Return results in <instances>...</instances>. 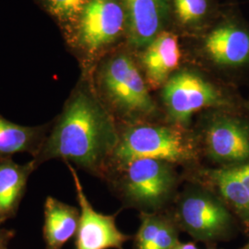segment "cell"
Instances as JSON below:
<instances>
[{
	"mask_svg": "<svg viewBox=\"0 0 249 249\" xmlns=\"http://www.w3.org/2000/svg\"><path fill=\"white\" fill-rule=\"evenodd\" d=\"M118 140L116 118L99 98L91 76L82 74L31 160L36 170L48 160L59 159L102 177Z\"/></svg>",
	"mask_w": 249,
	"mask_h": 249,
	"instance_id": "cell-1",
	"label": "cell"
},
{
	"mask_svg": "<svg viewBox=\"0 0 249 249\" xmlns=\"http://www.w3.org/2000/svg\"><path fill=\"white\" fill-rule=\"evenodd\" d=\"M62 33L67 46L79 59L82 74L90 75L97 63L126 36V18L120 0H89Z\"/></svg>",
	"mask_w": 249,
	"mask_h": 249,
	"instance_id": "cell-2",
	"label": "cell"
},
{
	"mask_svg": "<svg viewBox=\"0 0 249 249\" xmlns=\"http://www.w3.org/2000/svg\"><path fill=\"white\" fill-rule=\"evenodd\" d=\"M91 80L99 98L115 118L132 120L155 113L147 82L129 54L107 53L95 66Z\"/></svg>",
	"mask_w": 249,
	"mask_h": 249,
	"instance_id": "cell-3",
	"label": "cell"
},
{
	"mask_svg": "<svg viewBox=\"0 0 249 249\" xmlns=\"http://www.w3.org/2000/svg\"><path fill=\"white\" fill-rule=\"evenodd\" d=\"M196 154L192 140L178 127L139 124L119 133L107 170L123 168L138 159H154L169 163L186 162L195 159Z\"/></svg>",
	"mask_w": 249,
	"mask_h": 249,
	"instance_id": "cell-4",
	"label": "cell"
},
{
	"mask_svg": "<svg viewBox=\"0 0 249 249\" xmlns=\"http://www.w3.org/2000/svg\"><path fill=\"white\" fill-rule=\"evenodd\" d=\"M162 99L172 121L187 124L191 116L205 108L233 109L231 95L201 75L191 71L173 74L163 85Z\"/></svg>",
	"mask_w": 249,
	"mask_h": 249,
	"instance_id": "cell-5",
	"label": "cell"
},
{
	"mask_svg": "<svg viewBox=\"0 0 249 249\" xmlns=\"http://www.w3.org/2000/svg\"><path fill=\"white\" fill-rule=\"evenodd\" d=\"M206 148L210 157L223 167L249 161V121L233 109H221L209 122Z\"/></svg>",
	"mask_w": 249,
	"mask_h": 249,
	"instance_id": "cell-6",
	"label": "cell"
},
{
	"mask_svg": "<svg viewBox=\"0 0 249 249\" xmlns=\"http://www.w3.org/2000/svg\"><path fill=\"white\" fill-rule=\"evenodd\" d=\"M180 226L195 239L207 243L229 239L234 218L223 202L204 194L186 197L178 213Z\"/></svg>",
	"mask_w": 249,
	"mask_h": 249,
	"instance_id": "cell-7",
	"label": "cell"
},
{
	"mask_svg": "<svg viewBox=\"0 0 249 249\" xmlns=\"http://www.w3.org/2000/svg\"><path fill=\"white\" fill-rule=\"evenodd\" d=\"M71 171L77 199L80 205V222L76 233V249H124L130 236L120 231L116 223V215L96 212L86 196L80 178L71 163H66Z\"/></svg>",
	"mask_w": 249,
	"mask_h": 249,
	"instance_id": "cell-8",
	"label": "cell"
},
{
	"mask_svg": "<svg viewBox=\"0 0 249 249\" xmlns=\"http://www.w3.org/2000/svg\"><path fill=\"white\" fill-rule=\"evenodd\" d=\"M120 169L124 171L122 188L124 195L140 204L149 207L160 204L174 185L172 169L166 161L138 159Z\"/></svg>",
	"mask_w": 249,
	"mask_h": 249,
	"instance_id": "cell-9",
	"label": "cell"
},
{
	"mask_svg": "<svg viewBox=\"0 0 249 249\" xmlns=\"http://www.w3.org/2000/svg\"><path fill=\"white\" fill-rule=\"evenodd\" d=\"M203 51L211 62L228 71L249 67V26L240 18H223L205 37Z\"/></svg>",
	"mask_w": 249,
	"mask_h": 249,
	"instance_id": "cell-10",
	"label": "cell"
},
{
	"mask_svg": "<svg viewBox=\"0 0 249 249\" xmlns=\"http://www.w3.org/2000/svg\"><path fill=\"white\" fill-rule=\"evenodd\" d=\"M126 18V37L136 48H145L162 32L169 16V0H120Z\"/></svg>",
	"mask_w": 249,
	"mask_h": 249,
	"instance_id": "cell-11",
	"label": "cell"
},
{
	"mask_svg": "<svg viewBox=\"0 0 249 249\" xmlns=\"http://www.w3.org/2000/svg\"><path fill=\"white\" fill-rule=\"evenodd\" d=\"M141 60L147 84L153 89L163 86L181 60L178 36L162 31L144 48Z\"/></svg>",
	"mask_w": 249,
	"mask_h": 249,
	"instance_id": "cell-12",
	"label": "cell"
},
{
	"mask_svg": "<svg viewBox=\"0 0 249 249\" xmlns=\"http://www.w3.org/2000/svg\"><path fill=\"white\" fill-rule=\"evenodd\" d=\"M32 160L19 164L12 159L0 160V226L16 217L31 175Z\"/></svg>",
	"mask_w": 249,
	"mask_h": 249,
	"instance_id": "cell-13",
	"label": "cell"
},
{
	"mask_svg": "<svg viewBox=\"0 0 249 249\" xmlns=\"http://www.w3.org/2000/svg\"><path fill=\"white\" fill-rule=\"evenodd\" d=\"M51 128V121L39 125H22L0 114V160L12 159L16 153L36 157Z\"/></svg>",
	"mask_w": 249,
	"mask_h": 249,
	"instance_id": "cell-14",
	"label": "cell"
},
{
	"mask_svg": "<svg viewBox=\"0 0 249 249\" xmlns=\"http://www.w3.org/2000/svg\"><path fill=\"white\" fill-rule=\"evenodd\" d=\"M80 222V211L57 198L48 196L44 205L43 237L45 249H62L76 235Z\"/></svg>",
	"mask_w": 249,
	"mask_h": 249,
	"instance_id": "cell-15",
	"label": "cell"
},
{
	"mask_svg": "<svg viewBox=\"0 0 249 249\" xmlns=\"http://www.w3.org/2000/svg\"><path fill=\"white\" fill-rule=\"evenodd\" d=\"M209 179L220 195L249 231V196L232 167H222L208 172Z\"/></svg>",
	"mask_w": 249,
	"mask_h": 249,
	"instance_id": "cell-16",
	"label": "cell"
},
{
	"mask_svg": "<svg viewBox=\"0 0 249 249\" xmlns=\"http://www.w3.org/2000/svg\"><path fill=\"white\" fill-rule=\"evenodd\" d=\"M136 235L137 249H174L180 243L176 225L155 214L142 213Z\"/></svg>",
	"mask_w": 249,
	"mask_h": 249,
	"instance_id": "cell-17",
	"label": "cell"
},
{
	"mask_svg": "<svg viewBox=\"0 0 249 249\" xmlns=\"http://www.w3.org/2000/svg\"><path fill=\"white\" fill-rule=\"evenodd\" d=\"M89 0H36L62 32L80 14Z\"/></svg>",
	"mask_w": 249,
	"mask_h": 249,
	"instance_id": "cell-18",
	"label": "cell"
},
{
	"mask_svg": "<svg viewBox=\"0 0 249 249\" xmlns=\"http://www.w3.org/2000/svg\"><path fill=\"white\" fill-rule=\"evenodd\" d=\"M178 21L185 27L199 25L210 12L208 0H172Z\"/></svg>",
	"mask_w": 249,
	"mask_h": 249,
	"instance_id": "cell-19",
	"label": "cell"
},
{
	"mask_svg": "<svg viewBox=\"0 0 249 249\" xmlns=\"http://www.w3.org/2000/svg\"><path fill=\"white\" fill-rule=\"evenodd\" d=\"M237 177L240 179L241 183L245 187L249 196V161L238 166H232Z\"/></svg>",
	"mask_w": 249,
	"mask_h": 249,
	"instance_id": "cell-20",
	"label": "cell"
},
{
	"mask_svg": "<svg viewBox=\"0 0 249 249\" xmlns=\"http://www.w3.org/2000/svg\"><path fill=\"white\" fill-rule=\"evenodd\" d=\"M16 231L0 227V249H8L9 242L14 238Z\"/></svg>",
	"mask_w": 249,
	"mask_h": 249,
	"instance_id": "cell-21",
	"label": "cell"
},
{
	"mask_svg": "<svg viewBox=\"0 0 249 249\" xmlns=\"http://www.w3.org/2000/svg\"><path fill=\"white\" fill-rule=\"evenodd\" d=\"M174 249H198L194 243H179Z\"/></svg>",
	"mask_w": 249,
	"mask_h": 249,
	"instance_id": "cell-22",
	"label": "cell"
},
{
	"mask_svg": "<svg viewBox=\"0 0 249 249\" xmlns=\"http://www.w3.org/2000/svg\"><path fill=\"white\" fill-rule=\"evenodd\" d=\"M249 249V243H247L243 248H241V249Z\"/></svg>",
	"mask_w": 249,
	"mask_h": 249,
	"instance_id": "cell-23",
	"label": "cell"
},
{
	"mask_svg": "<svg viewBox=\"0 0 249 249\" xmlns=\"http://www.w3.org/2000/svg\"><path fill=\"white\" fill-rule=\"evenodd\" d=\"M245 107H246V108H247V109L249 111V100L247 102V103H246V104H245Z\"/></svg>",
	"mask_w": 249,
	"mask_h": 249,
	"instance_id": "cell-24",
	"label": "cell"
},
{
	"mask_svg": "<svg viewBox=\"0 0 249 249\" xmlns=\"http://www.w3.org/2000/svg\"></svg>",
	"mask_w": 249,
	"mask_h": 249,
	"instance_id": "cell-25",
	"label": "cell"
},
{
	"mask_svg": "<svg viewBox=\"0 0 249 249\" xmlns=\"http://www.w3.org/2000/svg\"></svg>",
	"mask_w": 249,
	"mask_h": 249,
	"instance_id": "cell-26",
	"label": "cell"
}]
</instances>
